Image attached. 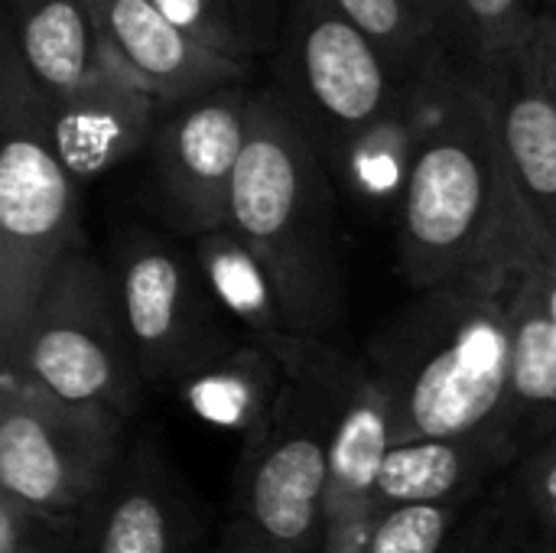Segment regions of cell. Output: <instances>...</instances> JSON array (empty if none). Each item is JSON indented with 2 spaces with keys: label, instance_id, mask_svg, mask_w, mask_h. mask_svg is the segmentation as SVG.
I'll use <instances>...</instances> for the list:
<instances>
[{
  "label": "cell",
  "instance_id": "6da1fadb",
  "mask_svg": "<svg viewBox=\"0 0 556 553\" xmlns=\"http://www.w3.org/2000/svg\"><path fill=\"white\" fill-rule=\"evenodd\" d=\"M538 235L498 140L485 81H456L424 134L397 205L401 274L417 293L515 271Z\"/></svg>",
  "mask_w": 556,
  "mask_h": 553
},
{
  "label": "cell",
  "instance_id": "7a4b0ae2",
  "mask_svg": "<svg viewBox=\"0 0 556 553\" xmlns=\"http://www.w3.org/2000/svg\"><path fill=\"white\" fill-rule=\"evenodd\" d=\"M518 277L521 264L479 284L417 293L375 336L365 368L384 398L394 443L482 430L508 433Z\"/></svg>",
  "mask_w": 556,
  "mask_h": 553
},
{
  "label": "cell",
  "instance_id": "3957f363",
  "mask_svg": "<svg viewBox=\"0 0 556 553\" xmlns=\"http://www.w3.org/2000/svg\"><path fill=\"white\" fill-rule=\"evenodd\" d=\"M228 231L267 277L287 332L326 342L345 306L336 179L277 88L251 95Z\"/></svg>",
  "mask_w": 556,
  "mask_h": 553
},
{
  "label": "cell",
  "instance_id": "277c9868",
  "mask_svg": "<svg viewBox=\"0 0 556 553\" xmlns=\"http://www.w3.org/2000/svg\"><path fill=\"white\" fill-rule=\"evenodd\" d=\"M287 381L235 469L231 515L277 553H326V479L349 362L316 339L264 345Z\"/></svg>",
  "mask_w": 556,
  "mask_h": 553
},
{
  "label": "cell",
  "instance_id": "5b68a950",
  "mask_svg": "<svg viewBox=\"0 0 556 553\" xmlns=\"http://www.w3.org/2000/svg\"><path fill=\"white\" fill-rule=\"evenodd\" d=\"M78 179L62 163L49 104L13 36L0 59V352L13 345L59 264L85 248Z\"/></svg>",
  "mask_w": 556,
  "mask_h": 553
},
{
  "label": "cell",
  "instance_id": "8992f818",
  "mask_svg": "<svg viewBox=\"0 0 556 553\" xmlns=\"http://www.w3.org/2000/svg\"><path fill=\"white\" fill-rule=\"evenodd\" d=\"M0 375L72 404L114 411L124 420L137 414L147 381L111 267L88 248L72 251L49 277L20 336L0 352Z\"/></svg>",
  "mask_w": 556,
  "mask_h": 553
},
{
  "label": "cell",
  "instance_id": "52a82bcc",
  "mask_svg": "<svg viewBox=\"0 0 556 553\" xmlns=\"http://www.w3.org/2000/svg\"><path fill=\"white\" fill-rule=\"evenodd\" d=\"M277 42L274 88L309 134L329 173L365 134L397 111L420 78H407L326 0H290Z\"/></svg>",
  "mask_w": 556,
  "mask_h": 553
},
{
  "label": "cell",
  "instance_id": "ba28073f",
  "mask_svg": "<svg viewBox=\"0 0 556 553\" xmlns=\"http://www.w3.org/2000/svg\"><path fill=\"white\" fill-rule=\"evenodd\" d=\"M108 267L147 385L179 388L251 342L215 297L195 251L176 238L127 228Z\"/></svg>",
  "mask_w": 556,
  "mask_h": 553
},
{
  "label": "cell",
  "instance_id": "9c48e42d",
  "mask_svg": "<svg viewBox=\"0 0 556 553\" xmlns=\"http://www.w3.org/2000/svg\"><path fill=\"white\" fill-rule=\"evenodd\" d=\"M127 420L0 375V499L78 521L104 492L127 447Z\"/></svg>",
  "mask_w": 556,
  "mask_h": 553
},
{
  "label": "cell",
  "instance_id": "30bf717a",
  "mask_svg": "<svg viewBox=\"0 0 556 553\" xmlns=\"http://www.w3.org/2000/svg\"><path fill=\"white\" fill-rule=\"evenodd\" d=\"M251 88L228 85L202 95L153 134V176L166 218L182 238L228 228V199L248 137Z\"/></svg>",
  "mask_w": 556,
  "mask_h": 553
},
{
  "label": "cell",
  "instance_id": "8fae6325",
  "mask_svg": "<svg viewBox=\"0 0 556 553\" xmlns=\"http://www.w3.org/2000/svg\"><path fill=\"white\" fill-rule=\"evenodd\" d=\"M75 535L78 553H205L212 544L195 492L150 437L124 447Z\"/></svg>",
  "mask_w": 556,
  "mask_h": 553
},
{
  "label": "cell",
  "instance_id": "7c38bea8",
  "mask_svg": "<svg viewBox=\"0 0 556 553\" xmlns=\"http://www.w3.org/2000/svg\"><path fill=\"white\" fill-rule=\"evenodd\" d=\"M104 55L163 108L189 104L228 85H248L251 62L215 55L176 29L153 0H88Z\"/></svg>",
  "mask_w": 556,
  "mask_h": 553
},
{
  "label": "cell",
  "instance_id": "4fadbf2b",
  "mask_svg": "<svg viewBox=\"0 0 556 553\" xmlns=\"http://www.w3.org/2000/svg\"><path fill=\"white\" fill-rule=\"evenodd\" d=\"M391 420L365 362H349L326 479V553H362L391 453Z\"/></svg>",
  "mask_w": 556,
  "mask_h": 553
},
{
  "label": "cell",
  "instance_id": "5bb4252c",
  "mask_svg": "<svg viewBox=\"0 0 556 553\" xmlns=\"http://www.w3.org/2000/svg\"><path fill=\"white\" fill-rule=\"evenodd\" d=\"M46 104L55 150L78 183L114 169L153 140L163 108L111 59L91 81Z\"/></svg>",
  "mask_w": 556,
  "mask_h": 553
},
{
  "label": "cell",
  "instance_id": "9a60e30c",
  "mask_svg": "<svg viewBox=\"0 0 556 553\" xmlns=\"http://www.w3.org/2000/svg\"><path fill=\"white\" fill-rule=\"evenodd\" d=\"M521 460L525 450L505 430L394 443L378 479L375 505L378 512L394 505H476Z\"/></svg>",
  "mask_w": 556,
  "mask_h": 553
},
{
  "label": "cell",
  "instance_id": "2e32d148",
  "mask_svg": "<svg viewBox=\"0 0 556 553\" xmlns=\"http://www.w3.org/2000/svg\"><path fill=\"white\" fill-rule=\"evenodd\" d=\"M479 78L492 95L511 183L528 215L556 248V104L521 52Z\"/></svg>",
  "mask_w": 556,
  "mask_h": 553
},
{
  "label": "cell",
  "instance_id": "e0dca14e",
  "mask_svg": "<svg viewBox=\"0 0 556 553\" xmlns=\"http://www.w3.org/2000/svg\"><path fill=\"white\" fill-rule=\"evenodd\" d=\"M521 261L511 306V372H508V433L534 453L556 430V323L544 277L534 264V244Z\"/></svg>",
  "mask_w": 556,
  "mask_h": 553
},
{
  "label": "cell",
  "instance_id": "ac0fdd59",
  "mask_svg": "<svg viewBox=\"0 0 556 553\" xmlns=\"http://www.w3.org/2000/svg\"><path fill=\"white\" fill-rule=\"evenodd\" d=\"M7 33L46 101L81 88L108 65L88 0H10Z\"/></svg>",
  "mask_w": 556,
  "mask_h": 553
},
{
  "label": "cell",
  "instance_id": "d6986e66",
  "mask_svg": "<svg viewBox=\"0 0 556 553\" xmlns=\"http://www.w3.org/2000/svg\"><path fill=\"white\" fill-rule=\"evenodd\" d=\"M283 381L287 375L277 359L251 339L228 359L182 381L176 391L195 414L238 430L248 443L267 424Z\"/></svg>",
  "mask_w": 556,
  "mask_h": 553
},
{
  "label": "cell",
  "instance_id": "ffe728a7",
  "mask_svg": "<svg viewBox=\"0 0 556 553\" xmlns=\"http://www.w3.org/2000/svg\"><path fill=\"white\" fill-rule=\"evenodd\" d=\"M355 23L407 78L456 62L440 0H326ZM463 65V62H459Z\"/></svg>",
  "mask_w": 556,
  "mask_h": 553
},
{
  "label": "cell",
  "instance_id": "44dd1931",
  "mask_svg": "<svg viewBox=\"0 0 556 553\" xmlns=\"http://www.w3.org/2000/svg\"><path fill=\"white\" fill-rule=\"evenodd\" d=\"M192 251H195L202 274L208 277L215 297L228 310V316L257 345H274L290 336L283 326L280 306L270 293L267 277L261 274V267L251 261V254L241 248V241L228 228L192 238Z\"/></svg>",
  "mask_w": 556,
  "mask_h": 553
},
{
  "label": "cell",
  "instance_id": "7402d4cb",
  "mask_svg": "<svg viewBox=\"0 0 556 553\" xmlns=\"http://www.w3.org/2000/svg\"><path fill=\"white\" fill-rule=\"evenodd\" d=\"M440 7L453 59L476 75L518 55L538 20L531 0H440Z\"/></svg>",
  "mask_w": 556,
  "mask_h": 553
},
{
  "label": "cell",
  "instance_id": "603a6c76",
  "mask_svg": "<svg viewBox=\"0 0 556 553\" xmlns=\"http://www.w3.org/2000/svg\"><path fill=\"white\" fill-rule=\"evenodd\" d=\"M446 553H556V535L511 473L472 505Z\"/></svg>",
  "mask_w": 556,
  "mask_h": 553
},
{
  "label": "cell",
  "instance_id": "cb8c5ba5",
  "mask_svg": "<svg viewBox=\"0 0 556 553\" xmlns=\"http://www.w3.org/2000/svg\"><path fill=\"white\" fill-rule=\"evenodd\" d=\"M472 505H394L375 515L362 553H446Z\"/></svg>",
  "mask_w": 556,
  "mask_h": 553
},
{
  "label": "cell",
  "instance_id": "d4e9b609",
  "mask_svg": "<svg viewBox=\"0 0 556 553\" xmlns=\"http://www.w3.org/2000/svg\"><path fill=\"white\" fill-rule=\"evenodd\" d=\"M153 7L192 42L215 55L251 62V55L257 52L228 0H153Z\"/></svg>",
  "mask_w": 556,
  "mask_h": 553
},
{
  "label": "cell",
  "instance_id": "484cf974",
  "mask_svg": "<svg viewBox=\"0 0 556 553\" xmlns=\"http://www.w3.org/2000/svg\"><path fill=\"white\" fill-rule=\"evenodd\" d=\"M0 553H78L75 521L33 515L0 499Z\"/></svg>",
  "mask_w": 556,
  "mask_h": 553
},
{
  "label": "cell",
  "instance_id": "4316f807",
  "mask_svg": "<svg viewBox=\"0 0 556 553\" xmlns=\"http://www.w3.org/2000/svg\"><path fill=\"white\" fill-rule=\"evenodd\" d=\"M515 479H518L521 492L528 495L531 508L556 535V430L534 453H528L518 463Z\"/></svg>",
  "mask_w": 556,
  "mask_h": 553
},
{
  "label": "cell",
  "instance_id": "83f0119b",
  "mask_svg": "<svg viewBox=\"0 0 556 553\" xmlns=\"http://www.w3.org/2000/svg\"><path fill=\"white\" fill-rule=\"evenodd\" d=\"M521 55H525L534 78L544 85V91L551 95V101L556 104V10L538 13L534 29L528 36Z\"/></svg>",
  "mask_w": 556,
  "mask_h": 553
},
{
  "label": "cell",
  "instance_id": "f1b7e54d",
  "mask_svg": "<svg viewBox=\"0 0 556 553\" xmlns=\"http://www.w3.org/2000/svg\"><path fill=\"white\" fill-rule=\"evenodd\" d=\"M241 29L248 33L254 49H264L274 42V36L280 33V0H228Z\"/></svg>",
  "mask_w": 556,
  "mask_h": 553
},
{
  "label": "cell",
  "instance_id": "f546056e",
  "mask_svg": "<svg viewBox=\"0 0 556 553\" xmlns=\"http://www.w3.org/2000/svg\"><path fill=\"white\" fill-rule=\"evenodd\" d=\"M205 553H277L248 521H241V518H228L222 528H218V535L212 538V544H208V551Z\"/></svg>",
  "mask_w": 556,
  "mask_h": 553
},
{
  "label": "cell",
  "instance_id": "4dcf8cb0",
  "mask_svg": "<svg viewBox=\"0 0 556 553\" xmlns=\"http://www.w3.org/2000/svg\"><path fill=\"white\" fill-rule=\"evenodd\" d=\"M534 264L544 277V287H547V300H551V313H554L556 323V248L547 241V235L541 231L538 244H534Z\"/></svg>",
  "mask_w": 556,
  "mask_h": 553
}]
</instances>
